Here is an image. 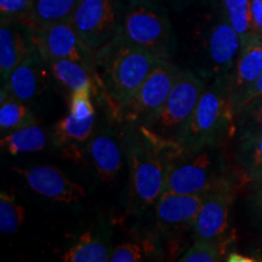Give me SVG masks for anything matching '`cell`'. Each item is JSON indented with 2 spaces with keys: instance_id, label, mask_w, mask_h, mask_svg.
Instances as JSON below:
<instances>
[{
  "instance_id": "1",
  "label": "cell",
  "mask_w": 262,
  "mask_h": 262,
  "mask_svg": "<svg viewBox=\"0 0 262 262\" xmlns=\"http://www.w3.org/2000/svg\"><path fill=\"white\" fill-rule=\"evenodd\" d=\"M205 84L191 71H181L162 108L146 123L135 129L136 133L160 153L171 160L180 137L194 112Z\"/></svg>"
},
{
  "instance_id": "2",
  "label": "cell",
  "mask_w": 262,
  "mask_h": 262,
  "mask_svg": "<svg viewBox=\"0 0 262 262\" xmlns=\"http://www.w3.org/2000/svg\"><path fill=\"white\" fill-rule=\"evenodd\" d=\"M162 58L116 38L96 54L102 68V83L108 100L118 113L137 93Z\"/></svg>"
},
{
  "instance_id": "3",
  "label": "cell",
  "mask_w": 262,
  "mask_h": 262,
  "mask_svg": "<svg viewBox=\"0 0 262 262\" xmlns=\"http://www.w3.org/2000/svg\"><path fill=\"white\" fill-rule=\"evenodd\" d=\"M232 119L233 116L228 98L227 77L219 75L217 79L203 91L194 112L175 147L171 162L205 147L217 145L225 126Z\"/></svg>"
},
{
  "instance_id": "4",
  "label": "cell",
  "mask_w": 262,
  "mask_h": 262,
  "mask_svg": "<svg viewBox=\"0 0 262 262\" xmlns=\"http://www.w3.org/2000/svg\"><path fill=\"white\" fill-rule=\"evenodd\" d=\"M125 149L130 165V185L133 198L141 206L156 205L165 189L170 160L131 130L125 137Z\"/></svg>"
},
{
  "instance_id": "5",
  "label": "cell",
  "mask_w": 262,
  "mask_h": 262,
  "mask_svg": "<svg viewBox=\"0 0 262 262\" xmlns=\"http://www.w3.org/2000/svg\"><path fill=\"white\" fill-rule=\"evenodd\" d=\"M117 38L162 60H170L172 55L171 25L168 15L157 5L130 3Z\"/></svg>"
},
{
  "instance_id": "6",
  "label": "cell",
  "mask_w": 262,
  "mask_h": 262,
  "mask_svg": "<svg viewBox=\"0 0 262 262\" xmlns=\"http://www.w3.org/2000/svg\"><path fill=\"white\" fill-rule=\"evenodd\" d=\"M215 147H205L187 157L172 160L164 191L208 194L228 186V181L225 179L224 163Z\"/></svg>"
},
{
  "instance_id": "7",
  "label": "cell",
  "mask_w": 262,
  "mask_h": 262,
  "mask_svg": "<svg viewBox=\"0 0 262 262\" xmlns=\"http://www.w3.org/2000/svg\"><path fill=\"white\" fill-rule=\"evenodd\" d=\"M181 71L170 60H159L137 93L117 113L122 123L137 127L162 108Z\"/></svg>"
},
{
  "instance_id": "8",
  "label": "cell",
  "mask_w": 262,
  "mask_h": 262,
  "mask_svg": "<svg viewBox=\"0 0 262 262\" xmlns=\"http://www.w3.org/2000/svg\"><path fill=\"white\" fill-rule=\"evenodd\" d=\"M124 12L120 0H81L71 22L85 44L97 54L118 37Z\"/></svg>"
},
{
  "instance_id": "9",
  "label": "cell",
  "mask_w": 262,
  "mask_h": 262,
  "mask_svg": "<svg viewBox=\"0 0 262 262\" xmlns=\"http://www.w3.org/2000/svg\"><path fill=\"white\" fill-rule=\"evenodd\" d=\"M31 35L45 61L72 60L90 68L96 66V54L85 44L71 21L31 29Z\"/></svg>"
},
{
  "instance_id": "10",
  "label": "cell",
  "mask_w": 262,
  "mask_h": 262,
  "mask_svg": "<svg viewBox=\"0 0 262 262\" xmlns=\"http://www.w3.org/2000/svg\"><path fill=\"white\" fill-rule=\"evenodd\" d=\"M21 175L32 191L62 204H77L85 198V188L66 176L55 165H35L32 168H12Z\"/></svg>"
},
{
  "instance_id": "11",
  "label": "cell",
  "mask_w": 262,
  "mask_h": 262,
  "mask_svg": "<svg viewBox=\"0 0 262 262\" xmlns=\"http://www.w3.org/2000/svg\"><path fill=\"white\" fill-rule=\"evenodd\" d=\"M231 202L229 185L206 194L193 225L195 239H204L220 247L224 242L228 241Z\"/></svg>"
},
{
  "instance_id": "12",
  "label": "cell",
  "mask_w": 262,
  "mask_h": 262,
  "mask_svg": "<svg viewBox=\"0 0 262 262\" xmlns=\"http://www.w3.org/2000/svg\"><path fill=\"white\" fill-rule=\"evenodd\" d=\"M231 73L227 78V91L232 111L238 97L262 74V37L258 33H253L242 41L241 52Z\"/></svg>"
},
{
  "instance_id": "13",
  "label": "cell",
  "mask_w": 262,
  "mask_h": 262,
  "mask_svg": "<svg viewBox=\"0 0 262 262\" xmlns=\"http://www.w3.org/2000/svg\"><path fill=\"white\" fill-rule=\"evenodd\" d=\"M45 67H48L47 61L34 47L31 54L15 68L9 79L3 84L10 97L28 103L39 96L48 84Z\"/></svg>"
},
{
  "instance_id": "14",
  "label": "cell",
  "mask_w": 262,
  "mask_h": 262,
  "mask_svg": "<svg viewBox=\"0 0 262 262\" xmlns=\"http://www.w3.org/2000/svg\"><path fill=\"white\" fill-rule=\"evenodd\" d=\"M206 48L214 68L220 75L232 71L242 49V38L229 24L225 14L211 26L206 38Z\"/></svg>"
},
{
  "instance_id": "15",
  "label": "cell",
  "mask_w": 262,
  "mask_h": 262,
  "mask_svg": "<svg viewBox=\"0 0 262 262\" xmlns=\"http://www.w3.org/2000/svg\"><path fill=\"white\" fill-rule=\"evenodd\" d=\"M34 48L31 29L24 24L0 26V78L4 84Z\"/></svg>"
},
{
  "instance_id": "16",
  "label": "cell",
  "mask_w": 262,
  "mask_h": 262,
  "mask_svg": "<svg viewBox=\"0 0 262 262\" xmlns=\"http://www.w3.org/2000/svg\"><path fill=\"white\" fill-rule=\"evenodd\" d=\"M206 194H186L164 191L156 204V215L160 224L166 226L193 227Z\"/></svg>"
},
{
  "instance_id": "17",
  "label": "cell",
  "mask_w": 262,
  "mask_h": 262,
  "mask_svg": "<svg viewBox=\"0 0 262 262\" xmlns=\"http://www.w3.org/2000/svg\"><path fill=\"white\" fill-rule=\"evenodd\" d=\"M88 152L101 182L114 181L122 166V147L110 134H98L90 140Z\"/></svg>"
},
{
  "instance_id": "18",
  "label": "cell",
  "mask_w": 262,
  "mask_h": 262,
  "mask_svg": "<svg viewBox=\"0 0 262 262\" xmlns=\"http://www.w3.org/2000/svg\"><path fill=\"white\" fill-rule=\"evenodd\" d=\"M81 0H34L33 10L25 22L31 29L71 21Z\"/></svg>"
},
{
  "instance_id": "19",
  "label": "cell",
  "mask_w": 262,
  "mask_h": 262,
  "mask_svg": "<svg viewBox=\"0 0 262 262\" xmlns=\"http://www.w3.org/2000/svg\"><path fill=\"white\" fill-rule=\"evenodd\" d=\"M47 63L51 74L67 88L71 94L84 90L94 91L96 81L91 75L93 68L72 60H51L47 61Z\"/></svg>"
},
{
  "instance_id": "20",
  "label": "cell",
  "mask_w": 262,
  "mask_h": 262,
  "mask_svg": "<svg viewBox=\"0 0 262 262\" xmlns=\"http://www.w3.org/2000/svg\"><path fill=\"white\" fill-rule=\"evenodd\" d=\"M48 135L38 124L25 126L2 136L0 145L11 156L34 153L42 150L48 145Z\"/></svg>"
},
{
  "instance_id": "21",
  "label": "cell",
  "mask_w": 262,
  "mask_h": 262,
  "mask_svg": "<svg viewBox=\"0 0 262 262\" xmlns=\"http://www.w3.org/2000/svg\"><path fill=\"white\" fill-rule=\"evenodd\" d=\"M94 126L95 116L88 119H78L70 113L55 124L54 141L57 146L74 149L90 139Z\"/></svg>"
},
{
  "instance_id": "22",
  "label": "cell",
  "mask_w": 262,
  "mask_h": 262,
  "mask_svg": "<svg viewBox=\"0 0 262 262\" xmlns=\"http://www.w3.org/2000/svg\"><path fill=\"white\" fill-rule=\"evenodd\" d=\"M111 254L107 245L95 238L90 232L81 234L77 243L64 251L61 260L64 262H107Z\"/></svg>"
},
{
  "instance_id": "23",
  "label": "cell",
  "mask_w": 262,
  "mask_h": 262,
  "mask_svg": "<svg viewBox=\"0 0 262 262\" xmlns=\"http://www.w3.org/2000/svg\"><path fill=\"white\" fill-rule=\"evenodd\" d=\"M37 124V117L28 104L10 97L0 104V131L2 135Z\"/></svg>"
},
{
  "instance_id": "24",
  "label": "cell",
  "mask_w": 262,
  "mask_h": 262,
  "mask_svg": "<svg viewBox=\"0 0 262 262\" xmlns=\"http://www.w3.org/2000/svg\"><path fill=\"white\" fill-rule=\"evenodd\" d=\"M238 162L251 179L262 173V133L242 135Z\"/></svg>"
},
{
  "instance_id": "25",
  "label": "cell",
  "mask_w": 262,
  "mask_h": 262,
  "mask_svg": "<svg viewBox=\"0 0 262 262\" xmlns=\"http://www.w3.org/2000/svg\"><path fill=\"white\" fill-rule=\"evenodd\" d=\"M222 11L241 35L242 41L255 33L250 0H220Z\"/></svg>"
},
{
  "instance_id": "26",
  "label": "cell",
  "mask_w": 262,
  "mask_h": 262,
  "mask_svg": "<svg viewBox=\"0 0 262 262\" xmlns=\"http://www.w3.org/2000/svg\"><path fill=\"white\" fill-rule=\"evenodd\" d=\"M25 221V208L18 204L12 192L3 191L0 194V232L15 234Z\"/></svg>"
},
{
  "instance_id": "27",
  "label": "cell",
  "mask_w": 262,
  "mask_h": 262,
  "mask_svg": "<svg viewBox=\"0 0 262 262\" xmlns=\"http://www.w3.org/2000/svg\"><path fill=\"white\" fill-rule=\"evenodd\" d=\"M181 262H219L222 261V248L220 245L195 239L192 247L179 258Z\"/></svg>"
},
{
  "instance_id": "28",
  "label": "cell",
  "mask_w": 262,
  "mask_h": 262,
  "mask_svg": "<svg viewBox=\"0 0 262 262\" xmlns=\"http://www.w3.org/2000/svg\"><path fill=\"white\" fill-rule=\"evenodd\" d=\"M34 0H0L2 24H25L31 15Z\"/></svg>"
},
{
  "instance_id": "29",
  "label": "cell",
  "mask_w": 262,
  "mask_h": 262,
  "mask_svg": "<svg viewBox=\"0 0 262 262\" xmlns=\"http://www.w3.org/2000/svg\"><path fill=\"white\" fill-rule=\"evenodd\" d=\"M237 125L242 135L262 133V98L249 103L237 116Z\"/></svg>"
},
{
  "instance_id": "30",
  "label": "cell",
  "mask_w": 262,
  "mask_h": 262,
  "mask_svg": "<svg viewBox=\"0 0 262 262\" xmlns=\"http://www.w3.org/2000/svg\"><path fill=\"white\" fill-rule=\"evenodd\" d=\"M148 248L141 243H123L111 253V262H137L145 258Z\"/></svg>"
},
{
  "instance_id": "31",
  "label": "cell",
  "mask_w": 262,
  "mask_h": 262,
  "mask_svg": "<svg viewBox=\"0 0 262 262\" xmlns=\"http://www.w3.org/2000/svg\"><path fill=\"white\" fill-rule=\"evenodd\" d=\"M91 93L93 91L84 90L71 94L70 113L78 119H88L95 116V108L91 102Z\"/></svg>"
},
{
  "instance_id": "32",
  "label": "cell",
  "mask_w": 262,
  "mask_h": 262,
  "mask_svg": "<svg viewBox=\"0 0 262 262\" xmlns=\"http://www.w3.org/2000/svg\"><path fill=\"white\" fill-rule=\"evenodd\" d=\"M260 98H262V74L233 103V106H232V116H233V118H237L243 108L247 107L249 103L254 102V101L260 100Z\"/></svg>"
},
{
  "instance_id": "33",
  "label": "cell",
  "mask_w": 262,
  "mask_h": 262,
  "mask_svg": "<svg viewBox=\"0 0 262 262\" xmlns=\"http://www.w3.org/2000/svg\"><path fill=\"white\" fill-rule=\"evenodd\" d=\"M255 32L262 37V0H250Z\"/></svg>"
},
{
  "instance_id": "34",
  "label": "cell",
  "mask_w": 262,
  "mask_h": 262,
  "mask_svg": "<svg viewBox=\"0 0 262 262\" xmlns=\"http://www.w3.org/2000/svg\"><path fill=\"white\" fill-rule=\"evenodd\" d=\"M226 260L229 262H256V261H258L257 258H251V257L245 256V255H242L238 253L228 254V256Z\"/></svg>"
},
{
  "instance_id": "35",
  "label": "cell",
  "mask_w": 262,
  "mask_h": 262,
  "mask_svg": "<svg viewBox=\"0 0 262 262\" xmlns=\"http://www.w3.org/2000/svg\"><path fill=\"white\" fill-rule=\"evenodd\" d=\"M129 3H139V4H149V5H160L168 0H127Z\"/></svg>"
},
{
  "instance_id": "36",
  "label": "cell",
  "mask_w": 262,
  "mask_h": 262,
  "mask_svg": "<svg viewBox=\"0 0 262 262\" xmlns=\"http://www.w3.org/2000/svg\"><path fill=\"white\" fill-rule=\"evenodd\" d=\"M254 180H256L258 183H261V185H262V173H260V175L256 176V178H255Z\"/></svg>"
},
{
  "instance_id": "37",
  "label": "cell",
  "mask_w": 262,
  "mask_h": 262,
  "mask_svg": "<svg viewBox=\"0 0 262 262\" xmlns=\"http://www.w3.org/2000/svg\"><path fill=\"white\" fill-rule=\"evenodd\" d=\"M258 261H262V258H260V260H258Z\"/></svg>"
}]
</instances>
